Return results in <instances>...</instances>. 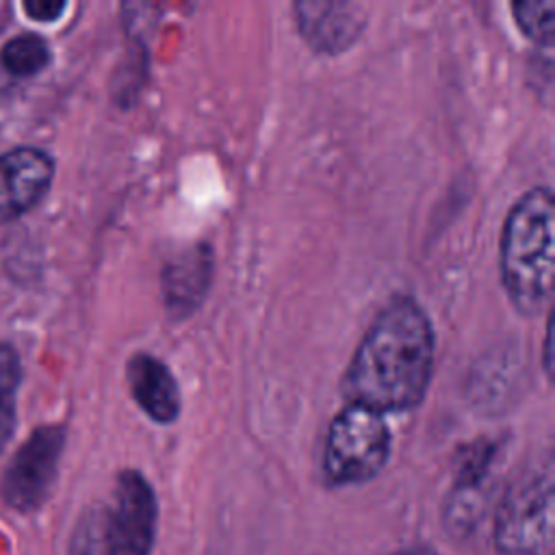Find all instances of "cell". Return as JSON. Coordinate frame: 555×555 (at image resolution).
<instances>
[{
  "label": "cell",
  "instance_id": "2",
  "mask_svg": "<svg viewBox=\"0 0 555 555\" xmlns=\"http://www.w3.org/2000/svg\"><path fill=\"white\" fill-rule=\"evenodd\" d=\"M499 267L512 306L527 317L542 312L551 301L555 275V202L548 186L529 189L509 208Z\"/></svg>",
  "mask_w": 555,
  "mask_h": 555
},
{
  "label": "cell",
  "instance_id": "11",
  "mask_svg": "<svg viewBox=\"0 0 555 555\" xmlns=\"http://www.w3.org/2000/svg\"><path fill=\"white\" fill-rule=\"evenodd\" d=\"M496 449L490 444H481L473 449L464 460L455 486L449 492L444 505V520L449 531H470L481 516L483 501L488 496V483L492 473Z\"/></svg>",
  "mask_w": 555,
  "mask_h": 555
},
{
  "label": "cell",
  "instance_id": "8",
  "mask_svg": "<svg viewBox=\"0 0 555 555\" xmlns=\"http://www.w3.org/2000/svg\"><path fill=\"white\" fill-rule=\"evenodd\" d=\"M52 160L35 147H17L0 156V219L35 206L52 180Z\"/></svg>",
  "mask_w": 555,
  "mask_h": 555
},
{
  "label": "cell",
  "instance_id": "14",
  "mask_svg": "<svg viewBox=\"0 0 555 555\" xmlns=\"http://www.w3.org/2000/svg\"><path fill=\"white\" fill-rule=\"evenodd\" d=\"M20 377H22V369H20L17 353L11 347L0 345V390L13 395L20 384Z\"/></svg>",
  "mask_w": 555,
  "mask_h": 555
},
{
  "label": "cell",
  "instance_id": "6",
  "mask_svg": "<svg viewBox=\"0 0 555 555\" xmlns=\"http://www.w3.org/2000/svg\"><path fill=\"white\" fill-rule=\"evenodd\" d=\"M63 442L65 431L56 425H48L35 429L22 444L0 483L2 499L11 507L30 512L46 501L56 479Z\"/></svg>",
  "mask_w": 555,
  "mask_h": 555
},
{
  "label": "cell",
  "instance_id": "1",
  "mask_svg": "<svg viewBox=\"0 0 555 555\" xmlns=\"http://www.w3.org/2000/svg\"><path fill=\"white\" fill-rule=\"evenodd\" d=\"M436 336L425 308L410 295L390 297L358 343L340 392L379 414L416 408L434 371Z\"/></svg>",
  "mask_w": 555,
  "mask_h": 555
},
{
  "label": "cell",
  "instance_id": "7",
  "mask_svg": "<svg viewBox=\"0 0 555 555\" xmlns=\"http://www.w3.org/2000/svg\"><path fill=\"white\" fill-rule=\"evenodd\" d=\"M304 41L323 54H338L364 30V7L345 0H299L293 4Z\"/></svg>",
  "mask_w": 555,
  "mask_h": 555
},
{
  "label": "cell",
  "instance_id": "18",
  "mask_svg": "<svg viewBox=\"0 0 555 555\" xmlns=\"http://www.w3.org/2000/svg\"><path fill=\"white\" fill-rule=\"evenodd\" d=\"M390 555H438L434 553L431 548H423V546H412V548H401V551H395Z\"/></svg>",
  "mask_w": 555,
  "mask_h": 555
},
{
  "label": "cell",
  "instance_id": "17",
  "mask_svg": "<svg viewBox=\"0 0 555 555\" xmlns=\"http://www.w3.org/2000/svg\"><path fill=\"white\" fill-rule=\"evenodd\" d=\"M551 336H553V323H551V317H548V321H546V334H544V369H546V373L551 375V362H553V358H551Z\"/></svg>",
  "mask_w": 555,
  "mask_h": 555
},
{
  "label": "cell",
  "instance_id": "9",
  "mask_svg": "<svg viewBox=\"0 0 555 555\" xmlns=\"http://www.w3.org/2000/svg\"><path fill=\"white\" fill-rule=\"evenodd\" d=\"M126 377L137 405L154 423L167 425L178 418L182 405L180 386L160 358L147 351H137L128 360Z\"/></svg>",
  "mask_w": 555,
  "mask_h": 555
},
{
  "label": "cell",
  "instance_id": "3",
  "mask_svg": "<svg viewBox=\"0 0 555 555\" xmlns=\"http://www.w3.org/2000/svg\"><path fill=\"white\" fill-rule=\"evenodd\" d=\"M158 505L139 470L117 475L113 499L89 509L74 529L69 555H150L156 540Z\"/></svg>",
  "mask_w": 555,
  "mask_h": 555
},
{
  "label": "cell",
  "instance_id": "5",
  "mask_svg": "<svg viewBox=\"0 0 555 555\" xmlns=\"http://www.w3.org/2000/svg\"><path fill=\"white\" fill-rule=\"evenodd\" d=\"M390 429L384 414L345 403L332 418L323 449V473L332 486L373 479L388 462Z\"/></svg>",
  "mask_w": 555,
  "mask_h": 555
},
{
  "label": "cell",
  "instance_id": "13",
  "mask_svg": "<svg viewBox=\"0 0 555 555\" xmlns=\"http://www.w3.org/2000/svg\"><path fill=\"white\" fill-rule=\"evenodd\" d=\"M48 46L37 35H20L2 48V63L15 76H33L46 67Z\"/></svg>",
  "mask_w": 555,
  "mask_h": 555
},
{
  "label": "cell",
  "instance_id": "4",
  "mask_svg": "<svg viewBox=\"0 0 555 555\" xmlns=\"http://www.w3.org/2000/svg\"><path fill=\"white\" fill-rule=\"evenodd\" d=\"M553 466L529 468L503 494L494 518V542L507 555H551L553 548Z\"/></svg>",
  "mask_w": 555,
  "mask_h": 555
},
{
  "label": "cell",
  "instance_id": "16",
  "mask_svg": "<svg viewBox=\"0 0 555 555\" xmlns=\"http://www.w3.org/2000/svg\"><path fill=\"white\" fill-rule=\"evenodd\" d=\"M15 429V408H13V395L0 390V451L9 442L11 434Z\"/></svg>",
  "mask_w": 555,
  "mask_h": 555
},
{
  "label": "cell",
  "instance_id": "10",
  "mask_svg": "<svg viewBox=\"0 0 555 555\" xmlns=\"http://www.w3.org/2000/svg\"><path fill=\"white\" fill-rule=\"evenodd\" d=\"M212 251L210 245L197 243L176 254L163 269V299L173 319L191 314L210 286Z\"/></svg>",
  "mask_w": 555,
  "mask_h": 555
},
{
  "label": "cell",
  "instance_id": "15",
  "mask_svg": "<svg viewBox=\"0 0 555 555\" xmlns=\"http://www.w3.org/2000/svg\"><path fill=\"white\" fill-rule=\"evenodd\" d=\"M65 9L63 0H26L24 11L39 22H52L56 20Z\"/></svg>",
  "mask_w": 555,
  "mask_h": 555
},
{
  "label": "cell",
  "instance_id": "12",
  "mask_svg": "<svg viewBox=\"0 0 555 555\" xmlns=\"http://www.w3.org/2000/svg\"><path fill=\"white\" fill-rule=\"evenodd\" d=\"M518 28L538 46H553L555 39V2L553 0H518L512 4Z\"/></svg>",
  "mask_w": 555,
  "mask_h": 555
}]
</instances>
